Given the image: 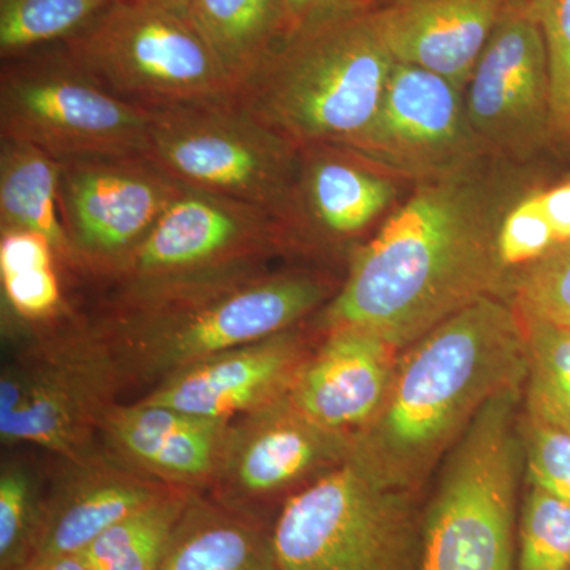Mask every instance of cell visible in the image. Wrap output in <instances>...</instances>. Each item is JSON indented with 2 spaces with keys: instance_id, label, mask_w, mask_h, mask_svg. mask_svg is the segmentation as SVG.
Wrapping results in <instances>:
<instances>
[{
  "instance_id": "6da1fadb",
  "label": "cell",
  "mask_w": 570,
  "mask_h": 570,
  "mask_svg": "<svg viewBox=\"0 0 570 570\" xmlns=\"http://www.w3.org/2000/svg\"><path fill=\"white\" fill-rule=\"evenodd\" d=\"M538 165L485 156L412 186L347 261L316 330L360 326L404 348L485 296H501L498 238L509 209L539 186Z\"/></svg>"
},
{
  "instance_id": "7a4b0ae2",
  "label": "cell",
  "mask_w": 570,
  "mask_h": 570,
  "mask_svg": "<svg viewBox=\"0 0 570 570\" xmlns=\"http://www.w3.org/2000/svg\"><path fill=\"white\" fill-rule=\"evenodd\" d=\"M527 374L523 321L485 296L401 352L387 400L348 460L381 485L419 491L480 409Z\"/></svg>"
},
{
  "instance_id": "3957f363",
  "label": "cell",
  "mask_w": 570,
  "mask_h": 570,
  "mask_svg": "<svg viewBox=\"0 0 570 570\" xmlns=\"http://www.w3.org/2000/svg\"><path fill=\"white\" fill-rule=\"evenodd\" d=\"M341 281L324 268L238 269L108 299L94 321L122 385L159 384L220 352L305 324Z\"/></svg>"
},
{
  "instance_id": "277c9868",
  "label": "cell",
  "mask_w": 570,
  "mask_h": 570,
  "mask_svg": "<svg viewBox=\"0 0 570 570\" xmlns=\"http://www.w3.org/2000/svg\"><path fill=\"white\" fill-rule=\"evenodd\" d=\"M393 66L367 10L335 11L281 40L234 97L296 148L343 145L373 121Z\"/></svg>"
},
{
  "instance_id": "5b68a950",
  "label": "cell",
  "mask_w": 570,
  "mask_h": 570,
  "mask_svg": "<svg viewBox=\"0 0 570 570\" xmlns=\"http://www.w3.org/2000/svg\"><path fill=\"white\" fill-rule=\"evenodd\" d=\"M523 389L491 397L442 460L417 570H515Z\"/></svg>"
},
{
  "instance_id": "8992f818",
  "label": "cell",
  "mask_w": 570,
  "mask_h": 570,
  "mask_svg": "<svg viewBox=\"0 0 570 570\" xmlns=\"http://www.w3.org/2000/svg\"><path fill=\"white\" fill-rule=\"evenodd\" d=\"M20 325V324H18ZM28 332L0 374V441L31 444L62 461L102 448L121 374L94 322L67 313Z\"/></svg>"
},
{
  "instance_id": "52a82bcc",
  "label": "cell",
  "mask_w": 570,
  "mask_h": 570,
  "mask_svg": "<svg viewBox=\"0 0 570 570\" xmlns=\"http://www.w3.org/2000/svg\"><path fill=\"white\" fill-rule=\"evenodd\" d=\"M417 493L381 485L347 460L277 512L272 539L281 570H417Z\"/></svg>"
},
{
  "instance_id": "ba28073f",
  "label": "cell",
  "mask_w": 570,
  "mask_h": 570,
  "mask_svg": "<svg viewBox=\"0 0 570 570\" xmlns=\"http://www.w3.org/2000/svg\"><path fill=\"white\" fill-rule=\"evenodd\" d=\"M151 119V108L112 92L62 43L2 61L0 137L59 163L145 156Z\"/></svg>"
},
{
  "instance_id": "9c48e42d",
  "label": "cell",
  "mask_w": 570,
  "mask_h": 570,
  "mask_svg": "<svg viewBox=\"0 0 570 570\" xmlns=\"http://www.w3.org/2000/svg\"><path fill=\"white\" fill-rule=\"evenodd\" d=\"M148 157L183 186L257 206L279 220L299 148L234 96L151 107Z\"/></svg>"
},
{
  "instance_id": "30bf717a",
  "label": "cell",
  "mask_w": 570,
  "mask_h": 570,
  "mask_svg": "<svg viewBox=\"0 0 570 570\" xmlns=\"http://www.w3.org/2000/svg\"><path fill=\"white\" fill-rule=\"evenodd\" d=\"M62 45L108 89L145 107L234 96L189 18L148 0H115Z\"/></svg>"
},
{
  "instance_id": "8fae6325",
  "label": "cell",
  "mask_w": 570,
  "mask_h": 570,
  "mask_svg": "<svg viewBox=\"0 0 570 570\" xmlns=\"http://www.w3.org/2000/svg\"><path fill=\"white\" fill-rule=\"evenodd\" d=\"M279 254L283 234L272 214L184 186L111 281V298L265 266Z\"/></svg>"
},
{
  "instance_id": "7c38bea8",
  "label": "cell",
  "mask_w": 570,
  "mask_h": 570,
  "mask_svg": "<svg viewBox=\"0 0 570 570\" xmlns=\"http://www.w3.org/2000/svg\"><path fill=\"white\" fill-rule=\"evenodd\" d=\"M183 187L145 156L63 160L59 209L75 272L115 279Z\"/></svg>"
},
{
  "instance_id": "4fadbf2b",
  "label": "cell",
  "mask_w": 570,
  "mask_h": 570,
  "mask_svg": "<svg viewBox=\"0 0 570 570\" xmlns=\"http://www.w3.org/2000/svg\"><path fill=\"white\" fill-rule=\"evenodd\" d=\"M354 436L306 417L287 395L232 420L216 474L205 491L225 508L261 520L268 505L294 497L346 463Z\"/></svg>"
},
{
  "instance_id": "5bb4252c",
  "label": "cell",
  "mask_w": 570,
  "mask_h": 570,
  "mask_svg": "<svg viewBox=\"0 0 570 570\" xmlns=\"http://www.w3.org/2000/svg\"><path fill=\"white\" fill-rule=\"evenodd\" d=\"M412 186L347 146L299 148L291 194L277 220L285 254L348 261Z\"/></svg>"
},
{
  "instance_id": "9a60e30c",
  "label": "cell",
  "mask_w": 570,
  "mask_h": 570,
  "mask_svg": "<svg viewBox=\"0 0 570 570\" xmlns=\"http://www.w3.org/2000/svg\"><path fill=\"white\" fill-rule=\"evenodd\" d=\"M464 105L490 156L538 165L553 132L549 55L538 21L513 0L472 71Z\"/></svg>"
},
{
  "instance_id": "2e32d148",
  "label": "cell",
  "mask_w": 570,
  "mask_h": 570,
  "mask_svg": "<svg viewBox=\"0 0 570 570\" xmlns=\"http://www.w3.org/2000/svg\"><path fill=\"white\" fill-rule=\"evenodd\" d=\"M343 146L412 184L490 156L469 122L464 92L433 71L401 62L373 121Z\"/></svg>"
},
{
  "instance_id": "e0dca14e",
  "label": "cell",
  "mask_w": 570,
  "mask_h": 570,
  "mask_svg": "<svg viewBox=\"0 0 570 570\" xmlns=\"http://www.w3.org/2000/svg\"><path fill=\"white\" fill-rule=\"evenodd\" d=\"M314 348L305 324L294 326L186 366L141 400L232 422L287 395Z\"/></svg>"
},
{
  "instance_id": "ac0fdd59",
  "label": "cell",
  "mask_w": 570,
  "mask_h": 570,
  "mask_svg": "<svg viewBox=\"0 0 570 570\" xmlns=\"http://www.w3.org/2000/svg\"><path fill=\"white\" fill-rule=\"evenodd\" d=\"M400 354L371 330H326L296 374L288 401L318 425L355 436L384 406Z\"/></svg>"
},
{
  "instance_id": "d6986e66",
  "label": "cell",
  "mask_w": 570,
  "mask_h": 570,
  "mask_svg": "<svg viewBox=\"0 0 570 570\" xmlns=\"http://www.w3.org/2000/svg\"><path fill=\"white\" fill-rule=\"evenodd\" d=\"M513 0H390L367 10L395 62L433 71L464 92Z\"/></svg>"
},
{
  "instance_id": "ffe728a7",
  "label": "cell",
  "mask_w": 570,
  "mask_h": 570,
  "mask_svg": "<svg viewBox=\"0 0 570 570\" xmlns=\"http://www.w3.org/2000/svg\"><path fill=\"white\" fill-rule=\"evenodd\" d=\"M62 464L43 497L32 560L81 554L112 524L174 489L119 463L102 448Z\"/></svg>"
},
{
  "instance_id": "44dd1931",
  "label": "cell",
  "mask_w": 570,
  "mask_h": 570,
  "mask_svg": "<svg viewBox=\"0 0 570 570\" xmlns=\"http://www.w3.org/2000/svg\"><path fill=\"white\" fill-rule=\"evenodd\" d=\"M228 426L227 420L138 400L112 409L100 444L108 455L134 471L167 485L205 493L216 474Z\"/></svg>"
},
{
  "instance_id": "7402d4cb",
  "label": "cell",
  "mask_w": 570,
  "mask_h": 570,
  "mask_svg": "<svg viewBox=\"0 0 570 570\" xmlns=\"http://www.w3.org/2000/svg\"><path fill=\"white\" fill-rule=\"evenodd\" d=\"M160 570H281L264 523L194 491Z\"/></svg>"
},
{
  "instance_id": "603a6c76",
  "label": "cell",
  "mask_w": 570,
  "mask_h": 570,
  "mask_svg": "<svg viewBox=\"0 0 570 570\" xmlns=\"http://www.w3.org/2000/svg\"><path fill=\"white\" fill-rule=\"evenodd\" d=\"M181 13L204 37L236 94L283 40V0H189Z\"/></svg>"
},
{
  "instance_id": "cb8c5ba5",
  "label": "cell",
  "mask_w": 570,
  "mask_h": 570,
  "mask_svg": "<svg viewBox=\"0 0 570 570\" xmlns=\"http://www.w3.org/2000/svg\"><path fill=\"white\" fill-rule=\"evenodd\" d=\"M61 163L37 146L0 137V232L26 230L45 236L63 268L75 258L59 209Z\"/></svg>"
},
{
  "instance_id": "d4e9b609",
  "label": "cell",
  "mask_w": 570,
  "mask_h": 570,
  "mask_svg": "<svg viewBox=\"0 0 570 570\" xmlns=\"http://www.w3.org/2000/svg\"><path fill=\"white\" fill-rule=\"evenodd\" d=\"M58 254L45 236L0 232V285L7 313L20 325H47L67 313Z\"/></svg>"
},
{
  "instance_id": "484cf974",
  "label": "cell",
  "mask_w": 570,
  "mask_h": 570,
  "mask_svg": "<svg viewBox=\"0 0 570 570\" xmlns=\"http://www.w3.org/2000/svg\"><path fill=\"white\" fill-rule=\"evenodd\" d=\"M193 493L174 487L112 524L80 557L92 570H160Z\"/></svg>"
},
{
  "instance_id": "4316f807",
  "label": "cell",
  "mask_w": 570,
  "mask_h": 570,
  "mask_svg": "<svg viewBox=\"0 0 570 570\" xmlns=\"http://www.w3.org/2000/svg\"><path fill=\"white\" fill-rule=\"evenodd\" d=\"M570 243V179L539 184L505 214L499 230V258L505 281Z\"/></svg>"
},
{
  "instance_id": "83f0119b",
  "label": "cell",
  "mask_w": 570,
  "mask_h": 570,
  "mask_svg": "<svg viewBox=\"0 0 570 570\" xmlns=\"http://www.w3.org/2000/svg\"><path fill=\"white\" fill-rule=\"evenodd\" d=\"M115 0H0L2 61L66 43L88 29Z\"/></svg>"
},
{
  "instance_id": "f1b7e54d",
  "label": "cell",
  "mask_w": 570,
  "mask_h": 570,
  "mask_svg": "<svg viewBox=\"0 0 570 570\" xmlns=\"http://www.w3.org/2000/svg\"><path fill=\"white\" fill-rule=\"evenodd\" d=\"M523 325L528 352L523 401L570 426V326L539 321Z\"/></svg>"
},
{
  "instance_id": "f546056e",
  "label": "cell",
  "mask_w": 570,
  "mask_h": 570,
  "mask_svg": "<svg viewBox=\"0 0 570 570\" xmlns=\"http://www.w3.org/2000/svg\"><path fill=\"white\" fill-rule=\"evenodd\" d=\"M515 570H570V502L527 483Z\"/></svg>"
},
{
  "instance_id": "4dcf8cb0",
  "label": "cell",
  "mask_w": 570,
  "mask_h": 570,
  "mask_svg": "<svg viewBox=\"0 0 570 570\" xmlns=\"http://www.w3.org/2000/svg\"><path fill=\"white\" fill-rule=\"evenodd\" d=\"M43 497L31 469L3 461L0 471V570H17L32 560L39 538Z\"/></svg>"
},
{
  "instance_id": "1f68e13d",
  "label": "cell",
  "mask_w": 570,
  "mask_h": 570,
  "mask_svg": "<svg viewBox=\"0 0 570 570\" xmlns=\"http://www.w3.org/2000/svg\"><path fill=\"white\" fill-rule=\"evenodd\" d=\"M501 298L523 321L570 326V243L509 276Z\"/></svg>"
},
{
  "instance_id": "d6a6232c",
  "label": "cell",
  "mask_w": 570,
  "mask_h": 570,
  "mask_svg": "<svg viewBox=\"0 0 570 570\" xmlns=\"http://www.w3.org/2000/svg\"><path fill=\"white\" fill-rule=\"evenodd\" d=\"M524 482L570 502V426L521 401Z\"/></svg>"
},
{
  "instance_id": "836d02e7",
  "label": "cell",
  "mask_w": 570,
  "mask_h": 570,
  "mask_svg": "<svg viewBox=\"0 0 570 570\" xmlns=\"http://www.w3.org/2000/svg\"><path fill=\"white\" fill-rule=\"evenodd\" d=\"M538 21L551 82L553 132L558 145H570V0H523Z\"/></svg>"
},
{
  "instance_id": "e575fe53",
  "label": "cell",
  "mask_w": 570,
  "mask_h": 570,
  "mask_svg": "<svg viewBox=\"0 0 570 570\" xmlns=\"http://www.w3.org/2000/svg\"><path fill=\"white\" fill-rule=\"evenodd\" d=\"M330 0H283L285 37L298 31L307 21L321 13Z\"/></svg>"
},
{
  "instance_id": "d590c367",
  "label": "cell",
  "mask_w": 570,
  "mask_h": 570,
  "mask_svg": "<svg viewBox=\"0 0 570 570\" xmlns=\"http://www.w3.org/2000/svg\"><path fill=\"white\" fill-rule=\"evenodd\" d=\"M17 570H92L88 562L82 560L80 554H69V557L41 558V560H31L26 562Z\"/></svg>"
},
{
  "instance_id": "8d00e7d4",
  "label": "cell",
  "mask_w": 570,
  "mask_h": 570,
  "mask_svg": "<svg viewBox=\"0 0 570 570\" xmlns=\"http://www.w3.org/2000/svg\"><path fill=\"white\" fill-rule=\"evenodd\" d=\"M385 2H390V0H330L324 9H322L321 13L314 18L322 17V14L335 13V11L366 10L371 9V7L381 6V3Z\"/></svg>"
},
{
  "instance_id": "74e56055",
  "label": "cell",
  "mask_w": 570,
  "mask_h": 570,
  "mask_svg": "<svg viewBox=\"0 0 570 570\" xmlns=\"http://www.w3.org/2000/svg\"><path fill=\"white\" fill-rule=\"evenodd\" d=\"M148 2L159 3V6L168 7V9L181 11L189 0H148Z\"/></svg>"
}]
</instances>
